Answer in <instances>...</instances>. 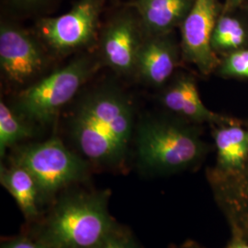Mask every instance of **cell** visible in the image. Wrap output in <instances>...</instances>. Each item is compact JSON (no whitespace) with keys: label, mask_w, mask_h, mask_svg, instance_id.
I'll return each instance as SVG.
<instances>
[{"label":"cell","mask_w":248,"mask_h":248,"mask_svg":"<svg viewBox=\"0 0 248 248\" xmlns=\"http://www.w3.org/2000/svg\"><path fill=\"white\" fill-rule=\"evenodd\" d=\"M65 126L80 155L100 168L122 167L136 128L133 97L114 80L83 89L68 105Z\"/></svg>","instance_id":"6da1fadb"},{"label":"cell","mask_w":248,"mask_h":248,"mask_svg":"<svg viewBox=\"0 0 248 248\" xmlns=\"http://www.w3.org/2000/svg\"><path fill=\"white\" fill-rule=\"evenodd\" d=\"M133 142L139 167L151 174L189 169L207 151L197 128L175 116H142L137 121Z\"/></svg>","instance_id":"7a4b0ae2"},{"label":"cell","mask_w":248,"mask_h":248,"mask_svg":"<svg viewBox=\"0 0 248 248\" xmlns=\"http://www.w3.org/2000/svg\"><path fill=\"white\" fill-rule=\"evenodd\" d=\"M101 68L95 51L75 54L66 64L15 92L8 103L36 128L52 125Z\"/></svg>","instance_id":"3957f363"},{"label":"cell","mask_w":248,"mask_h":248,"mask_svg":"<svg viewBox=\"0 0 248 248\" xmlns=\"http://www.w3.org/2000/svg\"><path fill=\"white\" fill-rule=\"evenodd\" d=\"M114 232L108 194L76 193L57 204L45 226L46 248H93Z\"/></svg>","instance_id":"277c9868"},{"label":"cell","mask_w":248,"mask_h":248,"mask_svg":"<svg viewBox=\"0 0 248 248\" xmlns=\"http://www.w3.org/2000/svg\"><path fill=\"white\" fill-rule=\"evenodd\" d=\"M57 61L31 29L2 16L0 70L7 87L15 92L26 89L54 70Z\"/></svg>","instance_id":"5b68a950"},{"label":"cell","mask_w":248,"mask_h":248,"mask_svg":"<svg viewBox=\"0 0 248 248\" xmlns=\"http://www.w3.org/2000/svg\"><path fill=\"white\" fill-rule=\"evenodd\" d=\"M108 0H78L67 12L34 20L31 30L55 58L94 51Z\"/></svg>","instance_id":"8992f818"},{"label":"cell","mask_w":248,"mask_h":248,"mask_svg":"<svg viewBox=\"0 0 248 248\" xmlns=\"http://www.w3.org/2000/svg\"><path fill=\"white\" fill-rule=\"evenodd\" d=\"M11 162L31 174L43 198H49L63 187L85 179L90 166L57 136L17 147Z\"/></svg>","instance_id":"52a82bcc"},{"label":"cell","mask_w":248,"mask_h":248,"mask_svg":"<svg viewBox=\"0 0 248 248\" xmlns=\"http://www.w3.org/2000/svg\"><path fill=\"white\" fill-rule=\"evenodd\" d=\"M146 36L135 9L127 1L110 4L94 50L101 67L117 77L134 79L139 52Z\"/></svg>","instance_id":"ba28073f"},{"label":"cell","mask_w":248,"mask_h":248,"mask_svg":"<svg viewBox=\"0 0 248 248\" xmlns=\"http://www.w3.org/2000/svg\"><path fill=\"white\" fill-rule=\"evenodd\" d=\"M222 9L219 0H195L179 27L182 60L193 64L205 77L216 72L221 62L212 47V37Z\"/></svg>","instance_id":"9c48e42d"},{"label":"cell","mask_w":248,"mask_h":248,"mask_svg":"<svg viewBox=\"0 0 248 248\" xmlns=\"http://www.w3.org/2000/svg\"><path fill=\"white\" fill-rule=\"evenodd\" d=\"M158 101L168 112L189 124H222L233 117L214 112L204 104L195 78L186 73L176 74L160 89Z\"/></svg>","instance_id":"30bf717a"},{"label":"cell","mask_w":248,"mask_h":248,"mask_svg":"<svg viewBox=\"0 0 248 248\" xmlns=\"http://www.w3.org/2000/svg\"><path fill=\"white\" fill-rule=\"evenodd\" d=\"M180 58V45L174 32L146 37L138 55L134 79L161 89L175 76Z\"/></svg>","instance_id":"8fae6325"},{"label":"cell","mask_w":248,"mask_h":248,"mask_svg":"<svg viewBox=\"0 0 248 248\" xmlns=\"http://www.w3.org/2000/svg\"><path fill=\"white\" fill-rule=\"evenodd\" d=\"M213 126L216 165L210 173L211 181L234 177L248 164V121L232 118Z\"/></svg>","instance_id":"7c38bea8"},{"label":"cell","mask_w":248,"mask_h":248,"mask_svg":"<svg viewBox=\"0 0 248 248\" xmlns=\"http://www.w3.org/2000/svg\"><path fill=\"white\" fill-rule=\"evenodd\" d=\"M195 0H127L146 37L169 34L181 26Z\"/></svg>","instance_id":"4fadbf2b"},{"label":"cell","mask_w":248,"mask_h":248,"mask_svg":"<svg viewBox=\"0 0 248 248\" xmlns=\"http://www.w3.org/2000/svg\"><path fill=\"white\" fill-rule=\"evenodd\" d=\"M212 183L234 233L248 243V164L238 175Z\"/></svg>","instance_id":"5bb4252c"},{"label":"cell","mask_w":248,"mask_h":248,"mask_svg":"<svg viewBox=\"0 0 248 248\" xmlns=\"http://www.w3.org/2000/svg\"><path fill=\"white\" fill-rule=\"evenodd\" d=\"M0 182L14 198L25 217H35L39 213L41 194L34 177L27 169L13 164L9 168L1 166Z\"/></svg>","instance_id":"9a60e30c"},{"label":"cell","mask_w":248,"mask_h":248,"mask_svg":"<svg viewBox=\"0 0 248 248\" xmlns=\"http://www.w3.org/2000/svg\"><path fill=\"white\" fill-rule=\"evenodd\" d=\"M248 28L240 18L222 12L212 37L213 51L222 56L248 48Z\"/></svg>","instance_id":"2e32d148"},{"label":"cell","mask_w":248,"mask_h":248,"mask_svg":"<svg viewBox=\"0 0 248 248\" xmlns=\"http://www.w3.org/2000/svg\"><path fill=\"white\" fill-rule=\"evenodd\" d=\"M35 126L18 114L9 103L0 101V155L3 158L9 148L18 142L32 138L35 135Z\"/></svg>","instance_id":"e0dca14e"},{"label":"cell","mask_w":248,"mask_h":248,"mask_svg":"<svg viewBox=\"0 0 248 248\" xmlns=\"http://www.w3.org/2000/svg\"><path fill=\"white\" fill-rule=\"evenodd\" d=\"M62 0H1L4 17L22 20L51 16Z\"/></svg>","instance_id":"ac0fdd59"},{"label":"cell","mask_w":248,"mask_h":248,"mask_svg":"<svg viewBox=\"0 0 248 248\" xmlns=\"http://www.w3.org/2000/svg\"><path fill=\"white\" fill-rule=\"evenodd\" d=\"M216 72L224 78H248V48L222 56Z\"/></svg>","instance_id":"d6986e66"},{"label":"cell","mask_w":248,"mask_h":248,"mask_svg":"<svg viewBox=\"0 0 248 248\" xmlns=\"http://www.w3.org/2000/svg\"><path fill=\"white\" fill-rule=\"evenodd\" d=\"M93 248H139L133 240L122 233L112 232L106 238L102 240Z\"/></svg>","instance_id":"ffe728a7"},{"label":"cell","mask_w":248,"mask_h":248,"mask_svg":"<svg viewBox=\"0 0 248 248\" xmlns=\"http://www.w3.org/2000/svg\"><path fill=\"white\" fill-rule=\"evenodd\" d=\"M4 248H46L44 244L34 243L28 239H18L9 243Z\"/></svg>","instance_id":"44dd1931"},{"label":"cell","mask_w":248,"mask_h":248,"mask_svg":"<svg viewBox=\"0 0 248 248\" xmlns=\"http://www.w3.org/2000/svg\"><path fill=\"white\" fill-rule=\"evenodd\" d=\"M245 2V0H225L222 7V12L223 13H232L234 10L239 8Z\"/></svg>","instance_id":"7402d4cb"},{"label":"cell","mask_w":248,"mask_h":248,"mask_svg":"<svg viewBox=\"0 0 248 248\" xmlns=\"http://www.w3.org/2000/svg\"><path fill=\"white\" fill-rule=\"evenodd\" d=\"M228 248H248V243L238 235H234Z\"/></svg>","instance_id":"603a6c76"},{"label":"cell","mask_w":248,"mask_h":248,"mask_svg":"<svg viewBox=\"0 0 248 248\" xmlns=\"http://www.w3.org/2000/svg\"><path fill=\"white\" fill-rule=\"evenodd\" d=\"M108 2L110 4H115V3H119V2H123V0H108Z\"/></svg>","instance_id":"cb8c5ba5"}]
</instances>
